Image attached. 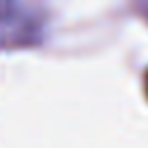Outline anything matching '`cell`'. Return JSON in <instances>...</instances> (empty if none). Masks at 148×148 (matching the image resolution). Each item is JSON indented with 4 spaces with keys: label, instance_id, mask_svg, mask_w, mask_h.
Returning a JSON list of instances; mask_svg holds the SVG:
<instances>
[{
    "label": "cell",
    "instance_id": "cell-1",
    "mask_svg": "<svg viewBox=\"0 0 148 148\" xmlns=\"http://www.w3.org/2000/svg\"><path fill=\"white\" fill-rule=\"evenodd\" d=\"M9 9H12V0H0V21H2V18H7Z\"/></svg>",
    "mask_w": 148,
    "mask_h": 148
},
{
    "label": "cell",
    "instance_id": "cell-2",
    "mask_svg": "<svg viewBox=\"0 0 148 148\" xmlns=\"http://www.w3.org/2000/svg\"><path fill=\"white\" fill-rule=\"evenodd\" d=\"M146 95H148V72H146Z\"/></svg>",
    "mask_w": 148,
    "mask_h": 148
}]
</instances>
